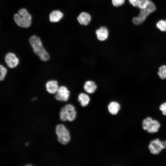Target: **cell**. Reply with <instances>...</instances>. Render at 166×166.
Listing matches in <instances>:
<instances>
[{
    "mask_svg": "<svg viewBox=\"0 0 166 166\" xmlns=\"http://www.w3.org/2000/svg\"><path fill=\"white\" fill-rule=\"evenodd\" d=\"M130 4L134 6H137L140 0H128Z\"/></svg>",
    "mask_w": 166,
    "mask_h": 166,
    "instance_id": "cell-23",
    "label": "cell"
},
{
    "mask_svg": "<svg viewBox=\"0 0 166 166\" xmlns=\"http://www.w3.org/2000/svg\"><path fill=\"white\" fill-rule=\"evenodd\" d=\"M83 87L84 90L87 93L93 94L97 89V86L94 81L92 80H88L85 82Z\"/></svg>",
    "mask_w": 166,
    "mask_h": 166,
    "instance_id": "cell-10",
    "label": "cell"
},
{
    "mask_svg": "<svg viewBox=\"0 0 166 166\" xmlns=\"http://www.w3.org/2000/svg\"><path fill=\"white\" fill-rule=\"evenodd\" d=\"M125 0H112L113 5L115 7L122 5L124 2Z\"/></svg>",
    "mask_w": 166,
    "mask_h": 166,
    "instance_id": "cell-21",
    "label": "cell"
},
{
    "mask_svg": "<svg viewBox=\"0 0 166 166\" xmlns=\"http://www.w3.org/2000/svg\"><path fill=\"white\" fill-rule=\"evenodd\" d=\"M30 44L34 53L43 61H47L49 59V55L43 47L40 39L36 35L29 38Z\"/></svg>",
    "mask_w": 166,
    "mask_h": 166,
    "instance_id": "cell-1",
    "label": "cell"
},
{
    "mask_svg": "<svg viewBox=\"0 0 166 166\" xmlns=\"http://www.w3.org/2000/svg\"><path fill=\"white\" fill-rule=\"evenodd\" d=\"M159 109L163 114L166 116V102L161 104L159 107Z\"/></svg>",
    "mask_w": 166,
    "mask_h": 166,
    "instance_id": "cell-22",
    "label": "cell"
},
{
    "mask_svg": "<svg viewBox=\"0 0 166 166\" xmlns=\"http://www.w3.org/2000/svg\"><path fill=\"white\" fill-rule=\"evenodd\" d=\"M150 0H140L137 6L140 9L146 8L149 4Z\"/></svg>",
    "mask_w": 166,
    "mask_h": 166,
    "instance_id": "cell-19",
    "label": "cell"
},
{
    "mask_svg": "<svg viewBox=\"0 0 166 166\" xmlns=\"http://www.w3.org/2000/svg\"><path fill=\"white\" fill-rule=\"evenodd\" d=\"M161 141L159 139H156L151 141L148 148L151 153L157 155L161 152L163 149Z\"/></svg>",
    "mask_w": 166,
    "mask_h": 166,
    "instance_id": "cell-8",
    "label": "cell"
},
{
    "mask_svg": "<svg viewBox=\"0 0 166 166\" xmlns=\"http://www.w3.org/2000/svg\"><path fill=\"white\" fill-rule=\"evenodd\" d=\"M32 17L25 8L19 10L18 13L14 16L15 22L19 26L24 28L29 27L31 23Z\"/></svg>",
    "mask_w": 166,
    "mask_h": 166,
    "instance_id": "cell-2",
    "label": "cell"
},
{
    "mask_svg": "<svg viewBox=\"0 0 166 166\" xmlns=\"http://www.w3.org/2000/svg\"><path fill=\"white\" fill-rule=\"evenodd\" d=\"M76 114L74 107L71 104H67L62 107L60 111V119L62 121H73L76 118Z\"/></svg>",
    "mask_w": 166,
    "mask_h": 166,
    "instance_id": "cell-3",
    "label": "cell"
},
{
    "mask_svg": "<svg viewBox=\"0 0 166 166\" xmlns=\"http://www.w3.org/2000/svg\"><path fill=\"white\" fill-rule=\"evenodd\" d=\"M156 10V7L154 3L151 1L147 7L144 9H140V13L137 17H134L132 22L135 25H140L142 23L147 17Z\"/></svg>",
    "mask_w": 166,
    "mask_h": 166,
    "instance_id": "cell-4",
    "label": "cell"
},
{
    "mask_svg": "<svg viewBox=\"0 0 166 166\" xmlns=\"http://www.w3.org/2000/svg\"><path fill=\"white\" fill-rule=\"evenodd\" d=\"M160 126V124L157 121L153 120L150 117L145 118L142 122L143 128L149 133L158 132Z\"/></svg>",
    "mask_w": 166,
    "mask_h": 166,
    "instance_id": "cell-6",
    "label": "cell"
},
{
    "mask_svg": "<svg viewBox=\"0 0 166 166\" xmlns=\"http://www.w3.org/2000/svg\"><path fill=\"white\" fill-rule=\"evenodd\" d=\"M156 27L162 31H166V20H160L156 24Z\"/></svg>",
    "mask_w": 166,
    "mask_h": 166,
    "instance_id": "cell-18",
    "label": "cell"
},
{
    "mask_svg": "<svg viewBox=\"0 0 166 166\" xmlns=\"http://www.w3.org/2000/svg\"><path fill=\"white\" fill-rule=\"evenodd\" d=\"M97 39L101 41L106 40L109 36V31L105 26L101 27L96 31Z\"/></svg>",
    "mask_w": 166,
    "mask_h": 166,
    "instance_id": "cell-11",
    "label": "cell"
},
{
    "mask_svg": "<svg viewBox=\"0 0 166 166\" xmlns=\"http://www.w3.org/2000/svg\"><path fill=\"white\" fill-rule=\"evenodd\" d=\"M47 91L50 94H54L57 92L59 88L58 82L55 80H50L46 84Z\"/></svg>",
    "mask_w": 166,
    "mask_h": 166,
    "instance_id": "cell-12",
    "label": "cell"
},
{
    "mask_svg": "<svg viewBox=\"0 0 166 166\" xmlns=\"http://www.w3.org/2000/svg\"><path fill=\"white\" fill-rule=\"evenodd\" d=\"M5 61L7 65L10 68H15L19 63V59L13 53H8L5 57Z\"/></svg>",
    "mask_w": 166,
    "mask_h": 166,
    "instance_id": "cell-9",
    "label": "cell"
},
{
    "mask_svg": "<svg viewBox=\"0 0 166 166\" xmlns=\"http://www.w3.org/2000/svg\"><path fill=\"white\" fill-rule=\"evenodd\" d=\"M55 132L57 136L58 141L63 145L66 144L69 141L70 136L69 131L63 124L57 125Z\"/></svg>",
    "mask_w": 166,
    "mask_h": 166,
    "instance_id": "cell-5",
    "label": "cell"
},
{
    "mask_svg": "<svg viewBox=\"0 0 166 166\" xmlns=\"http://www.w3.org/2000/svg\"><path fill=\"white\" fill-rule=\"evenodd\" d=\"M70 94V92L66 87L61 86L59 87L54 97L58 101H66L69 99Z\"/></svg>",
    "mask_w": 166,
    "mask_h": 166,
    "instance_id": "cell-7",
    "label": "cell"
},
{
    "mask_svg": "<svg viewBox=\"0 0 166 166\" xmlns=\"http://www.w3.org/2000/svg\"><path fill=\"white\" fill-rule=\"evenodd\" d=\"M7 72V69L3 65H0V81H3V80Z\"/></svg>",
    "mask_w": 166,
    "mask_h": 166,
    "instance_id": "cell-20",
    "label": "cell"
},
{
    "mask_svg": "<svg viewBox=\"0 0 166 166\" xmlns=\"http://www.w3.org/2000/svg\"><path fill=\"white\" fill-rule=\"evenodd\" d=\"M161 144L163 149L166 148V141H162Z\"/></svg>",
    "mask_w": 166,
    "mask_h": 166,
    "instance_id": "cell-24",
    "label": "cell"
},
{
    "mask_svg": "<svg viewBox=\"0 0 166 166\" xmlns=\"http://www.w3.org/2000/svg\"><path fill=\"white\" fill-rule=\"evenodd\" d=\"M63 14L60 11L54 10L49 14V20L51 22L59 21L63 17Z\"/></svg>",
    "mask_w": 166,
    "mask_h": 166,
    "instance_id": "cell-16",
    "label": "cell"
},
{
    "mask_svg": "<svg viewBox=\"0 0 166 166\" xmlns=\"http://www.w3.org/2000/svg\"><path fill=\"white\" fill-rule=\"evenodd\" d=\"M108 109L109 112L113 115L117 113L121 108L120 104L116 101L111 102L108 105Z\"/></svg>",
    "mask_w": 166,
    "mask_h": 166,
    "instance_id": "cell-14",
    "label": "cell"
},
{
    "mask_svg": "<svg viewBox=\"0 0 166 166\" xmlns=\"http://www.w3.org/2000/svg\"><path fill=\"white\" fill-rule=\"evenodd\" d=\"M31 165H30V164H29V165H26V166H31Z\"/></svg>",
    "mask_w": 166,
    "mask_h": 166,
    "instance_id": "cell-25",
    "label": "cell"
},
{
    "mask_svg": "<svg viewBox=\"0 0 166 166\" xmlns=\"http://www.w3.org/2000/svg\"><path fill=\"white\" fill-rule=\"evenodd\" d=\"M158 74L161 79H166V65H163L159 67Z\"/></svg>",
    "mask_w": 166,
    "mask_h": 166,
    "instance_id": "cell-17",
    "label": "cell"
},
{
    "mask_svg": "<svg viewBox=\"0 0 166 166\" xmlns=\"http://www.w3.org/2000/svg\"><path fill=\"white\" fill-rule=\"evenodd\" d=\"M91 20L90 15L87 13L82 12L77 17V20L79 23L81 25H88Z\"/></svg>",
    "mask_w": 166,
    "mask_h": 166,
    "instance_id": "cell-13",
    "label": "cell"
},
{
    "mask_svg": "<svg viewBox=\"0 0 166 166\" xmlns=\"http://www.w3.org/2000/svg\"><path fill=\"white\" fill-rule=\"evenodd\" d=\"M78 100L81 106L85 107L89 103L90 98L89 96L86 93H81L78 95Z\"/></svg>",
    "mask_w": 166,
    "mask_h": 166,
    "instance_id": "cell-15",
    "label": "cell"
}]
</instances>
